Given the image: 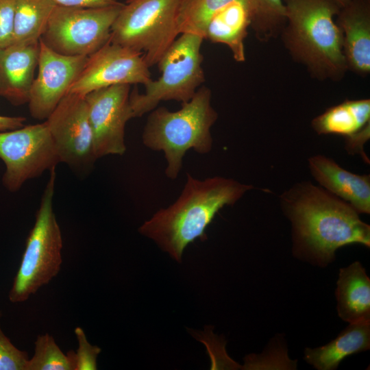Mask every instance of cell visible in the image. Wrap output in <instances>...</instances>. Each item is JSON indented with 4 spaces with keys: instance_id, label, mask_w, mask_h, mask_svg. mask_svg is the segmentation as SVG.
I'll return each mask as SVG.
<instances>
[{
    "instance_id": "obj_1",
    "label": "cell",
    "mask_w": 370,
    "mask_h": 370,
    "mask_svg": "<svg viewBox=\"0 0 370 370\" xmlns=\"http://www.w3.org/2000/svg\"><path fill=\"white\" fill-rule=\"evenodd\" d=\"M292 227L296 256L324 267L336 251L349 244L370 246V226L347 202L321 186L303 182L280 197Z\"/></svg>"
},
{
    "instance_id": "obj_2",
    "label": "cell",
    "mask_w": 370,
    "mask_h": 370,
    "mask_svg": "<svg viewBox=\"0 0 370 370\" xmlns=\"http://www.w3.org/2000/svg\"><path fill=\"white\" fill-rule=\"evenodd\" d=\"M250 184L220 176L199 180L187 173L186 182L176 201L156 212L138 229L177 262L186 247L196 239L206 238L205 231L218 212L234 205Z\"/></svg>"
},
{
    "instance_id": "obj_3",
    "label": "cell",
    "mask_w": 370,
    "mask_h": 370,
    "mask_svg": "<svg viewBox=\"0 0 370 370\" xmlns=\"http://www.w3.org/2000/svg\"><path fill=\"white\" fill-rule=\"evenodd\" d=\"M285 47L312 77L341 80L347 71L342 34L334 20L341 6L334 0H283Z\"/></svg>"
},
{
    "instance_id": "obj_4",
    "label": "cell",
    "mask_w": 370,
    "mask_h": 370,
    "mask_svg": "<svg viewBox=\"0 0 370 370\" xmlns=\"http://www.w3.org/2000/svg\"><path fill=\"white\" fill-rule=\"evenodd\" d=\"M211 98V90L202 86L188 101L182 103L177 111L156 107L150 112L142 135L143 143L151 150L164 152L165 174L169 179L177 177L183 158L189 149L200 154L211 151L210 129L218 118Z\"/></svg>"
},
{
    "instance_id": "obj_5",
    "label": "cell",
    "mask_w": 370,
    "mask_h": 370,
    "mask_svg": "<svg viewBox=\"0 0 370 370\" xmlns=\"http://www.w3.org/2000/svg\"><path fill=\"white\" fill-rule=\"evenodd\" d=\"M49 178L26 241L20 266L9 292L12 303L26 301L59 273L62 262V236L53 208L56 168Z\"/></svg>"
},
{
    "instance_id": "obj_6",
    "label": "cell",
    "mask_w": 370,
    "mask_h": 370,
    "mask_svg": "<svg viewBox=\"0 0 370 370\" xmlns=\"http://www.w3.org/2000/svg\"><path fill=\"white\" fill-rule=\"evenodd\" d=\"M204 39L199 36L180 34L158 62L160 76L145 85L140 93L135 87L130 92L133 117H140L155 109L160 102L188 101L205 81L201 52Z\"/></svg>"
},
{
    "instance_id": "obj_7",
    "label": "cell",
    "mask_w": 370,
    "mask_h": 370,
    "mask_svg": "<svg viewBox=\"0 0 370 370\" xmlns=\"http://www.w3.org/2000/svg\"><path fill=\"white\" fill-rule=\"evenodd\" d=\"M182 0H125L111 29L110 40L141 53L151 67L180 35Z\"/></svg>"
},
{
    "instance_id": "obj_8",
    "label": "cell",
    "mask_w": 370,
    "mask_h": 370,
    "mask_svg": "<svg viewBox=\"0 0 370 370\" xmlns=\"http://www.w3.org/2000/svg\"><path fill=\"white\" fill-rule=\"evenodd\" d=\"M123 5L93 8L56 5L40 40L59 53L89 56L110 40Z\"/></svg>"
},
{
    "instance_id": "obj_9",
    "label": "cell",
    "mask_w": 370,
    "mask_h": 370,
    "mask_svg": "<svg viewBox=\"0 0 370 370\" xmlns=\"http://www.w3.org/2000/svg\"><path fill=\"white\" fill-rule=\"evenodd\" d=\"M0 158L6 166L3 182L10 191L61 162L46 121L0 132Z\"/></svg>"
},
{
    "instance_id": "obj_10",
    "label": "cell",
    "mask_w": 370,
    "mask_h": 370,
    "mask_svg": "<svg viewBox=\"0 0 370 370\" xmlns=\"http://www.w3.org/2000/svg\"><path fill=\"white\" fill-rule=\"evenodd\" d=\"M143 55L109 40L88 56L69 92L85 97L103 88L116 85H146L152 79Z\"/></svg>"
},
{
    "instance_id": "obj_11",
    "label": "cell",
    "mask_w": 370,
    "mask_h": 370,
    "mask_svg": "<svg viewBox=\"0 0 370 370\" xmlns=\"http://www.w3.org/2000/svg\"><path fill=\"white\" fill-rule=\"evenodd\" d=\"M61 162L77 171L97 159L85 97L68 92L46 119Z\"/></svg>"
},
{
    "instance_id": "obj_12",
    "label": "cell",
    "mask_w": 370,
    "mask_h": 370,
    "mask_svg": "<svg viewBox=\"0 0 370 370\" xmlns=\"http://www.w3.org/2000/svg\"><path fill=\"white\" fill-rule=\"evenodd\" d=\"M130 86L113 85L85 96L97 159L107 155H123L126 151L125 125L134 118L130 103Z\"/></svg>"
},
{
    "instance_id": "obj_13",
    "label": "cell",
    "mask_w": 370,
    "mask_h": 370,
    "mask_svg": "<svg viewBox=\"0 0 370 370\" xmlns=\"http://www.w3.org/2000/svg\"><path fill=\"white\" fill-rule=\"evenodd\" d=\"M88 56L59 53L39 40L38 73L28 101L30 114L38 120L47 119L82 71Z\"/></svg>"
},
{
    "instance_id": "obj_14",
    "label": "cell",
    "mask_w": 370,
    "mask_h": 370,
    "mask_svg": "<svg viewBox=\"0 0 370 370\" xmlns=\"http://www.w3.org/2000/svg\"><path fill=\"white\" fill-rule=\"evenodd\" d=\"M336 23L342 34L347 70L360 76L370 73V0H350L341 7Z\"/></svg>"
},
{
    "instance_id": "obj_15",
    "label": "cell",
    "mask_w": 370,
    "mask_h": 370,
    "mask_svg": "<svg viewBox=\"0 0 370 370\" xmlns=\"http://www.w3.org/2000/svg\"><path fill=\"white\" fill-rule=\"evenodd\" d=\"M308 161L311 175L321 187L348 203L358 214L370 213L369 175L349 172L321 155Z\"/></svg>"
},
{
    "instance_id": "obj_16",
    "label": "cell",
    "mask_w": 370,
    "mask_h": 370,
    "mask_svg": "<svg viewBox=\"0 0 370 370\" xmlns=\"http://www.w3.org/2000/svg\"><path fill=\"white\" fill-rule=\"evenodd\" d=\"M38 56L39 42L0 48V97L15 106L28 103Z\"/></svg>"
},
{
    "instance_id": "obj_17",
    "label": "cell",
    "mask_w": 370,
    "mask_h": 370,
    "mask_svg": "<svg viewBox=\"0 0 370 370\" xmlns=\"http://www.w3.org/2000/svg\"><path fill=\"white\" fill-rule=\"evenodd\" d=\"M255 11L254 1L235 0L227 3L214 13L208 21L204 39L226 45L236 62H245L244 41Z\"/></svg>"
},
{
    "instance_id": "obj_18",
    "label": "cell",
    "mask_w": 370,
    "mask_h": 370,
    "mask_svg": "<svg viewBox=\"0 0 370 370\" xmlns=\"http://www.w3.org/2000/svg\"><path fill=\"white\" fill-rule=\"evenodd\" d=\"M335 295L341 319L349 323L370 322V279L360 262L339 269Z\"/></svg>"
},
{
    "instance_id": "obj_19",
    "label": "cell",
    "mask_w": 370,
    "mask_h": 370,
    "mask_svg": "<svg viewBox=\"0 0 370 370\" xmlns=\"http://www.w3.org/2000/svg\"><path fill=\"white\" fill-rule=\"evenodd\" d=\"M370 348V322L349 323L329 343L306 348L305 360L318 370H334L346 357Z\"/></svg>"
},
{
    "instance_id": "obj_20",
    "label": "cell",
    "mask_w": 370,
    "mask_h": 370,
    "mask_svg": "<svg viewBox=\"0 0 370 370\" xmlns=\"http://www.w3.org/2000/svg\"><path fill=\"white\" fill-rule=\"evenodd\" d=\"M370 124V99L345 100L314 118L311 125L319 135L350 136Z\"/></svg>"
},
{
    "instance_id": "obj_21",
    "label": "cell",
    "mask_w": 370,
    "mask_h": 370,
    "mask_svg": "<svg viewBox=\"0 0 370 370\" xmlns=\"http://www.w3.org/2000/svg\"><path fill=\"white\" fill-rule=\"evenodd\" d=\"M56 5L53 0H15L11 45L38 42Z\"/></svg>"
},
{
    "instance_id": "obj_22",
    "label": "cell",
    "mask_w": 370,
    "mask_h": 370,
    "mask_svg": "<svg viewBox=\"0 0 370 370\" xmlns=\"http://www.w3.org/2000/svg\"><path fill=\"white\" fill-rule=\"evenodd\" d=\"M235 0H182L177 16L180 34H193L204 40L205 30L211 17L219 10ZM254 1L255 0H247Z\"/></svg>"
},
{
    "instance_id": "obj_23",
    "label": "cell",
    "mask_w": 370,
    "mask_h": 370,
    "mask_svg": "<svg viewBox=\"0 0 370 370\" xmlns=\"http://www.w3.org/2000/svg\"><path fill=\"white\" fill-rule=\"evenodd\" d=\"M256 11L251 26L256 37L267 41L282 32L286 23L283 0H255Z\"/></svg>"
},
{
    "instance_id": "obj_24",
    "label": "cell",
    "mask_w": 370,
    "mask_h": 370,
    "mask_svg": "<svg viewBox=\"0 0 370 370\" xmlns=\"http://www.w3.org/2000/svg\"><path fill=\"white\" fill-rule=\"evenodd\" d=\"M26 370H72V367L53 337L46 333L38 336L34 354L28 360Z\"/></svg>"
},
{
    "instance_id": "obj_25",
    "label": "cell",
    "mask_w": 370,
    "mask_h": 370,
    "mask_svg": "<svg viewBox=\"0 0 370 370\" xmlns=\"http://www.w3.org/2000/svg\"><path fill=\"white\" fill-rule=\"evenodd\" d=\"M75 334L78 342L76 352L70 350L66 355L71 362L72 370H95L97 369V359L101 349L91 345L80 327L75 329Z\"/></svg>"
},
{
    "instance_id": "obj_26",
    "label": "cell",
    "mask_w": 370,
    "mask_h": 370,
    "mask_svg": "<svg viewBox=\"0 0 370 370\" xmlns=\"http://www.w3.org/2000/svg\"><path fill=\"white\" fill-rule=\"evenodd\" d=\"M29 358L16 348L0 328V370H26Z\"/></svg>"
},
{
    "instance_id": "obj_27",
    "label": "cell",
    "mask_w": 370,
    "mask_h": 370,
    "mask_svg": "<svg viewBox=\"0 0 370 370\" xmlns=\"http://www.w3.org/2000/svg\"><path fill=\"white\" fill-rule=\"evenodd\" d=\"M15 0H0V48L12 43Z\"/></svg>"
},
{
    "instance_id": "obj_28",
    "label": "cell",
    "mask_w": 370,
    "mask_h": 370,
    "mask_svg": "<svg viewBox=\"0 0 370 370\" xmlns=\"http://www.w3.org/2000/svg\"><path fill=\"white\" fill-rule=\"evenodd\" d=\"M370 138V124L367 125L362 130L355 134L345 138V149L348 153H359L362 156L366 162L369 163L367 156H366L363 147L365 143Z\"/></svg>"
},
{
    "instance_id": "obj_29",
    "label": "cell",
    "mask_w": 370,
    "mask_h": 370,
    "mask_svg": "<svg viewBox=\"0 0 370 370\" xmlns=\"http://www.w3.org/2000/svg\"><path fill=\"white\" fill-rule=\"evenodd\" d=\"M58 5L75 8H102L122 4L118 0H53Z\"/></svg>"
},
{
    "instance_id": "obj_30",
    "label": "cell",
    "mask_w": 370,
    "mask_h": 370,
    "mask_svg": "<svg viewBox=\"0 0 370 370\" xmlns=\"http://www.w3.org/2000/svg\"><path fill=\"white\" fill-rule=\"evenodd\" d=\"M26 121L23 116H7L0 115V132L18 129L24 125Z\"/></svg>"
},
{
    "instance_id": "obj_31",
    "label": "cell",
    "mask_w": 370,
    "mask_h": 370,
    "mask_svg": "<svg viewBox=\"0 0 370 370\" xmlns=\"http://www.w3.org/2000/svg\"><path fill=\"white\" fill-rule=\"evenodd\" d=\"M341 7L346 5L350 0H334Z\"/></svg>"
},
{
    "instance_id": "obj_32",
    "label": "cell",
    "mask_w": 370,
    "mask_h": 370,
    "mask_svg": "<svg viewBox=\"0 0 370 370\" xmlns=\"http://www.w3.org/2000/svg\"><path fill=\"white\" fill-rule=\"evenodd\" d=\"M1 312H0V317H1Z\"/></svg>"
}]
</instances>
